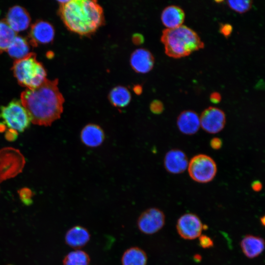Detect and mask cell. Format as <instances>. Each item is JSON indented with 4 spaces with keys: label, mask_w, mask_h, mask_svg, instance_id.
Listing matches in <instances>:
<instances>
[{
    "label": "cell",
    "mask_w": 265,
    "mask_h": 265,
    "mask_svg": "<svg viewBox=\"0 0 265 265\" xmlns=\"http://www.w3.org/2000/svg\"><path fill=\"white\" fill-rule=\"evenodd\" d=\"M233 30L232 26L229 24H222L220 27V32L225 37H229Z\"/></svg>",
    "instance_id": "f1b7e54d"
},
{
    "label": "cell",
    "mask_w": 265,
    "mask_h": 265,
    "mask_svg": "<svg viewBox=\"0 0 265 265\" xmlns=\"http://www.w3.org/2000/svg\"><path fill=\"white\" fill-rule=\"evenodd\" d=\"M0 119L1 124L9 130L22 132L27 129L31 123L29 115L21 101L13 100L6 106L0 108Z\"/></svg>",
    "instance_id": "5b68a950"
},
{
    "label": "cell",
    "mask_w": 265,
    "mask_h": 265,
    "mask_svg": "<svg viewBox=\"0 0 265 265\" xmlns=\"http://www.w3.org/2000/svg\"><path fill=\"white\" fill-rule=\"evenodd\" d=\"M80 137L84 145L95 148L103 143L105 135L103 129L99 125L90 123L83 127L80 132Z\"/></svg>",
    "instance_id": "9a60e30c"
},
{
    "label": "cell",
    "mask_w": 265,
    "mask_h": 265,
    "mask_svg": "<svg viewBox=\"0 0 265 265\" xmlns=\"http://www.w3.org/2000/svg\"><path fill=\"white\" fill-rule=\"evenodd\" d=\"M222 145V140L218 137H214L210 141V146L214 150L219 149Z\"/></svg>",
    "instance_id": "f546056e"
},
{
    "label": "cell",
    "mask_w": 265,
    "mask_h": 265,
    "mask_svg": "<svg viewBox=\"0 0 265 265\" xmlns=\"http://www.w3.org/2000/svg\"><path fill=\"white\" fill-rule=\"evenodd\" d=\"M16 36V33L4 20L0 21V53L6 51Z\"/></svg>",
    "instance_id": "cb8c5ba5"
},
{
    "label": "cell",
    "mask_w": 265,
    "mask_h": 265,
    "mask_svg": "<svg viewBox=\"0 0 265 265\" xmlns=\"http://www.w3.org/2000/svg\"></svg>",
    "instance_id": "d590c367"
},
{
    "label": "cell",
    "mask_w": 265,
    "mask_h": 265,
    "mask_svg": "<svg viewBox=\"0 0 265 265\" xmlns=\"http://www.w3.org/2000/svg\"><path fill=\"white\" fill-rule=\"evenodd\" d=\"M20 198L26 205L28 206L32 203L33 193L30 189L23 188L19 191Z\"/></svg>",
    "instance_id": "484cf974"
},
{
    "label": "cell",
    "mask_w": 265,
    "mask_h": 265,
    "mask_svg": "<svg viewBox=\"0 0 265 265\" xmlns=\"http://www.w3.org/2000/svg\"><path fill=\"white\" fill-rule=\"evenodd\" d=\"M130 64L136 72L145 74L152 69L154 58L149 51L145 49H138L132 53Z\"/></svg>",
    "instance_id": "5bb4252c"
},
{
    "label": "cell",
    "mask_w": 265,
    "mask_h": 265,
    "mask_svg": "<svg viewBox=\"0 0 265 265\" xmlns=\"http://www.w3.org/2000/svg\"><path fill=\"white\" fill-rule=\"evenodd\" d=\"M59 14L67 28L80 35H89L104 23L102 7L96 0H60Z\"/></svg>",
    "instance_id": "7a4b0ae2"
},
{
    "label": "cell",
    "mask_w": 265,
    "mask_h": 265,
    "mask_svg": "<svg viewBox=\"0 0 265 265\" xmlns=\"http://www.w3.org/2000/svg\"><path fill=\"white\" fill-rule=\"evenodd\" d=\"M150 110L154 114H160L163 110V104L159 100L153 101L150 105Z\"/></svg>",
    "instance_id": "83f0119b"
},
{
    "label": "cell",
    "mask_w": 265,
    "mask_h": 265,
    "mask_svg": "<svg viewBox=\"0 0 265 265\" xmlns=\"http://www.w3.org/2000/svg\"><path fill=\"white\" fill-rule=\"evenodd\" d=\"M240 246L242 253L249 259L261 255L265 249L264 239L257 236L247 235L241 240Z\"/></svg>",
    "instance_id": "ac0fdd59"
},
{
    "label": "cell",
    "mask_w": 265,
    "mask_h": 265,
    "mask_svg": "<svg viewBox=\"0 0 265 265\" xmlns=\"http://www.w3.org/2000/svg\"><path fill=\"white\" fill-rule=\"evenodd\" d=\"M58 80L46 79L39 86L26 89L21 94V102L27 111L31 123L51 126L60 118L64 98L58 87Z\"/></svg>",
    "instance_id": "6da1fadb"
},
{
    "label": "cell",
    "mask_w": 265,
    "mask_h": 265,
    "mask_svg": "<svg viewBox=\"0 0 265 265\" xmlns=\"http://www.w3.org/2000/svg\"><path fill=\"white\" fill-rule=\"evenodd\" d=\"M193 259L196 262H199L202 260V256L201 255L197 254L193 256Z\"/></svg>",
    "instance_id": "836d02e7"
},
{
    "label": "cell",
    "mask_w": 265,
    "mask_h": 265,
    "mask_svg": "<svg viewBox=\"0 0 265 265\" xmlns=\"http://www.w3.org/2000/svg\"><path fill=\"white\" fill-rule=\"evenodd\" d=\"M160 40L166 54L175 58L186 56L204 47L197 33L184 25L164 29Z\"/></svg>",
    "instance_id": "3957f363"
},
{
    "label": "cell",
    "mask_w": 265,
    "mask_h": 265,
    "mask_svg": "<svg viewBox=\"0 0 265 265\" xmlns=\"http://www.w3.org/2000/svg\"><path fill=\"white\" fill-rule=\"evenodd\" d=\"M18 83L27 89L39 86L46 79V71L36 59V55L30 53L24 57L15 60L12 67Z\"/></svg>",
    "instance_id": "277c9868"
},
{
    "label": "cell",
    "mask_w": 265,
    "mask_h": 265,
    "mask_svg": "<svg viewBox=\"0 0 265 265\" xmlns=\"http://www.w3.org/2000/svg\"><path fill=\"white\" fill-rule=\"evenodd\" d=\"M4 20L16 33L26 29L30 24L31 19L24 8L19 5H15L9 9Z\"/></svg>",
    "instance_id": "4fadbf2b"
},
{
    "label": "cell",
    "mask_w": 265,
    "mask_h": 265,
    "mask_svg": "<svg viewBox=\"0 0 265 265\" xmlns=\"http://www.w3.org/2000/svg\"><path fill=\"white\" fill-rule=\"evenodd\" d=\"M29 43L23 37L16 35L6 51L15 60L21 59L29 53Z\"/></svg>",
    "instance_id": "44dd1931"
},
{
    "label": "cell",
    "mask_w": 265,
    "mask_h": 265,
    "mask_svg": "<svg viewBox=\"0 0 265 265\" xmlns=\"http://www.w3.org/2000/svg\"><path fill=\"white\" fill-rule=\"evenodd\" d=\"M131 98L129 90L122 86L114 87L108 95V99L112 105L117 107L127 106L131 101Z\"/></svg>",
    "instance_id": "7402d4cb"
},
{
    "label": "cell",
    "mask_w": 265,
    "mask_h": 265,
    "mask_svg": "<svg viewBox=\"0 0 265 265\" xmlns=\"http://www.w3.org/2000/svg\"><path fill=\"white\" fill-rule=\"evenodd\" d=\"M198 238L199 245L202 248L208 249L213 246V241L210 237L201 234Z\"/></svg>",
    "instance_id": "4316f807"
},
{
    "label": "cell",
    "mask_w": 265,
    "mask_h": 265,
    "mask_svg": "<svg viewBox=\"0 0 265 265\" xmlns=\"http://www.w3.org/2000/svg\"><path fill=\"white\" fill-rule=\"evenodd\" d=\"M148 257L145 251L137 246L127 248L123 253L122 265H147Z\"/></svg>",
    "instance_id": "ffe728a7"
},
{
    "label": "cell",
    "mask_w": 265,
    "mask_h": 265,
    "mask_svg": "<svg viewBox=\"0 0 265 265\" xmlns=\"http://www.w3.org/2000/svg\"><path fill=\"white\" fill-rule=\"evenodd\" d=\"M91 234L88 230L81 225H76L65 234V243L75 249H81L90 241Z\"/></svg>",
    "instance_id": "2e32d148"
},
{
    "label": "cell",
    "mask_w": 265,
    "mask_h": 265,
    "mask_svg": "<svg viewBox=\"0 0 265 265\" xmlns=\"http://www.w3.org/2000/svg\"><path fill=\"white\" fill-rule=\"evenodd\" d=\"M251 187L254 191L259 192L262 189V184L259 181H255L253 182Z\"/></svg>",
    "instance_id": "1f68e13d"
},
{
    "label": "cell",
    "mask_w": 265,
    "mask_h": 265,
    "mask_svg": "<svg viewBox=\"0 0 265 265\" xmlns=\"http://www.w3.org/2000/svg\"><path fill=\"white\" fill-rule=\"evenodd\" d=\"M89 254L81 249H75L68 253L64 258L63 265H90Z\"/></svg>",
    "instance_id": "603a6c76"
},
{
    "label": "cell",
    "mask_w": 265,
    "mask_h": 265,
    "mask_svg": "<svg viewBox=\"0 0 265 265\" xmlns=\"http://www.w3.org/2000/svg\"><path fill=\"white\" fill-rule=\"evenodd\" d=\"M227 4L234 11L243 13L248 11L251 7L252 1L249 0H228Z\"/></svg>",
    "instance_id": "d4e9b609"
},
{
    "label": "cell",
    "mask_w": 265,
    "mask_h": 265,
    "mask_svg": "<svg viewBox=\"0 0 265 265\" xmlns=\"http://www.w3.org/2000/svg\"><path fill=\"white\" fill-rule=\"evenodd\" d=\"M164 166L167 172L177 174L187 169L189 161L187 156L180 149H172L166 153L163 160Z\"/></svg>",
    "instance_id": "7c38bea8"
},
{
    "label": "cell",
    "mask_w": 265,
    "mask_h": 265,
    "mask_svg": "<svg viewBox=\"0 0 265 265\" xmlns=\"http://www.w3.org/2000/svg\"><path fill=\"white\" fill-rule=\"evenodd\" d=\"M200 117V127L209 133L221 131L226 124V116L223 110L215 107L205 109Z\"/></svg>",
    "instance_id": "30bf717a"
},
{
    "label": "cell",
    "mask_w": 265,
    "mask_h": 265,
    "mask_svg": "<svg viewBox=\"0 0 265 265\" xmlns=\"http://www.w3.org/2000/svg\"><path fill=\"white\" fill-rule=\"evenodd\" d=\"M185 18L184 10L176 5L165 7L161 14V20L166 28H174L182 25Z\"/></svg>",
    "instance_id": "d6986e66"
},
{
    "label": "cell",
    "mask_w": 265,
    "mask_h": 265,
    "mask_svg": "<svg viewBox=\"0 0 265 265\" xmlns=\"http://www.w3.org/2000/svg\"><path fill=\"white\" fill-rule=\"evenodd\" d=\"M176 227L179 235L187 240L199 238L203 230L201 219L197 215L191 212L182 215L177 220Z\"/></svg>",
    "instance_id": "9c48e42d"
},
{
    "label": "cell",
    "mask_w": 265,
    "mask_h": 265,
    "mask_svg": "<svg viewBox=\"0 0 265 265\" xmlns=\"http://www.w3.org/2000/svg\"><path fill=\"white\" fill-rule=\"evenodd\" d=\"M210 101L212 103L218 104L220 102L221 100V96L219 93L217 92H214L212 93L210 95Z\"/></svg>",
    "instance_id": "4dcf8cb0"
},
{
    "label": "cell",
    "mask_w": 265,
    "mask_h": 265,
    "mask_svg": "<svg viewBox=\"0 0 265 265\" xmlns=\"http://www.w3.org/2000/svg\"><path fill=\"white\" fill-rule=\"evenodd\" d=\"M260 221H261V224L263 225V226H265V218L264 215L260 218Z\"/></svg>",
    "instance_id": "e575fe53"
},
{
    "label": "cell",
    "mask_w": 265,
    "mask_h": 265,
    "mask_svg": "<svg viewBox=\"0 0 265 265\" xmlns=\"http://www.w3.org/2000/svg\"><path fill=\"white\" fill-rule=\"evenodd\" d=\"M25 158L19 150L6 147L0 150V183L21 173Z\"/></svg>",
    "instance_id": "52a82bcc"
},
{
    "label": "cell",
    "mask_w": 265,
    "mask_h": 265,
    "mask_svg": "<svg viewBox=\"0 0 265 265\" xmlns=\"http://www.w3.org/2000/svg\"><path fill=\"white\" fill-rule=\"evenodd\" d=\"M187 169L190 178L199 183L210 182L217 173L215 161L205 154H198L191 158Z\"/></svg>",
    "instance_id": "8992f818"
},
{
    "label": "cell",
    "mask_w": 265,
    "mask_h": 265,
    "mask_svg": "<svg viewBox=\"0 0 265 265\" xmlns=\"http://www.w3.org/2000/svg\"><path fill=\"white\" fill-rule=\"evenodd\" d=\"M133 40L134 41V42L135 43V44L140 43L143 41V37L141 35H139V34H136L135 36H133Z\"/></svg>",
    "instance_id": "d6a6232c"
},
{
    "label": "cell",
    "mask_w": 265,
    "mask_h": 265,
    "mask_svg": "<svg viewBox=\"0 0 265 265\" xmlns=\"http://www.w3.org/2000/svg\"><path fill=\"white\" fill-rule=\"evenodd\" d=\"M54 30L53 26L44 21H38L31 26L29 43L32 46L50 43L53 39Z\"/></svg>",
    "instance_id": "8fae6325"
},
{
    "label": "cell",
    "mask_w": 265,
    "mask_h": 265,
    "mask_svg": "<svg viewBox=\"0 0 265 265\" xmlns=\"http://www.w3.org/2000/svg\"><path fill=\"white\" fill-rule=\"evenodd\" d=\"M177 125L182 133L186 135L194 134L201 127L200 117L194 111H183L177 118Z\"/></svg>",
    "instance_id": "e0dca14e"
},
{
    "label": "cell",
    "mask_w": 265,
    "mask_h": 265,
    "mask_svg": "<svg viewBox=\"0 0 265 265\" xmlns=\"http://www.w3.org/2000/svg\"><path fill=\"white\" fill-rule=\"evenodd\" d=\"M165 223L164 212L157 208H150L138 216L136 225L139 231L145 235H153L160 231Z\"/></svg>",
    "instance_id": "ba28073f"
}]
</instances>
